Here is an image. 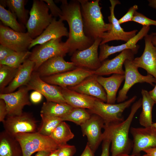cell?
<instances>
[{"mask_svg": "<svg viewBox=\"0 0 156 156\" xmlns=\"http://www.w3.org/2000/svg\"><path fill=\"white\" fill-rule=\"evenodd\" d=\"M62 14L59 17L66 21L69 26L68 38L65 42L69 49L68 54L71 55L76 51H81L90 46L94 41L87 37L83 30L81 6L78 0H60Z\"/></svg>", "mask_w": 156, "mask_h": 156, "instance_id": "cell-1", "label": "cell"}, {"mask_svg": "<svg viewBox=\"0 0 156 156\" xmlns=\"http://www.w3.org/2000/svg\"><path fill=\"white\" fill-rule=\"evenodd\" d=\"M142 104V98L134 103L130 112L123 121L104 125L103 141L107 140L111 144V156L122 154H129L133 148V141L129 138L130 127L134 115Z\"/></svg>", "mask_w": 156, "mask_h": 156, "instance_id": "cell-2", "label": "cell"}, {"mask_svg": "<svg viewBox=\"0 0 156 156\" xmlns=\"http://www.w3.org/2000/svg\"><path fill=\"white\" fill-rule=\"evenodd\" d=\"M81 6L85 35L94 41L110 30V23H105L99 4L100 0H78Z\"/></svg>", "mask_w": 156, "mask_h": 156, "instance_id": "cell-3", "label": "cell"}, {"mask_svg": "<svg viewBox=\"0 0 156 156\" xmlns=\"http://www.w3.org/2000/svg\"><path fill=\"white\" fill-rule=\"evenodd\" d=\"M49 8L43 0H34L26 25L29 34L34 39L40 35L50 24L53 17L49 12Z\"/></svg>", "mask_w": 156, "mask_h": 156, "instance_id": "cell-4", "label": "cell"}, {"mask_svg": "<svg viewBox=\"0 0 156 156\" xmlns=\"http://www.w3.org/2000/svg\"><path fill=\"white\" fill-rule=\"evenodd\" d=\"M14 137L21 145L23 156H31L35 152L41 151L51 152L60 148L50 137L37 132L19 133Z\"/></svg>", "mask_w": 156, "mask_h": 156, "instance_id": "cell-5", "label": "cell"}, {"mask_svg": "<svg viewBox=\"0 0 156 156\" xmlns=\"http://www.w3.org/2000/svg\"><path fill=\"white\" fill-rule=\"evenodd\" d=\"M137 97L136 96H134L126 101L118 104L105 103L96 98L92 108L88 111L91 114H96L100 117L105 125L121 122L124 120L122 115L123 112L134 102Z\"/></svg>", "mask_w": 156, "mask_h": 156, "instance_id": "cell-6", "label": "cell"}, {"mask_svg": "<svg viewBox=\"0 0 156 156\" xmlns=\"http://www.w3.org/2000/svg\"><path fill=\"white\" fill-rule=\"evenodd\" d=\"M68 52L67 44L62 42L61 38L53 39L36 46L28 59L34 63V71H36L47 60L56 56L64 57Z\"/></svg>", "mask_w": 156, "mask_h": 156, "instance_id": "cell-7", "label": "cell"}, {"mask_svg": "<svg viewBox=\"0 0 156 156\" xmlns=\"http://www.w3.org/2000/svg\"><path fill=\"white\" fill-rule=\"evenodd\" d=\"M124 65L125 69V82L116 98L117 102L118 103L123 102L128 99L127 94L128 92L135 84L146 82L153 86V83H156V79L151 75L147 74L144 76L141 75L138 71V68L133 63V60H126Z\"/></svg>", "mask_w": 156, "mask_h": 156, "instance_id": "cell-8", "label": "cell"}, {"mask_svg": "<svg viewBox=\"0 0 156 156\" xmlns=\"http://www.w3.org/2000/svg\"><path fill=\"white\" fill-rule=\"evenodd\" d=\"M37 122L31 114L23 112L18 115L7 116L3 123L4 131L14 137L19 133L37 132Z\"/></svg>", "mask_w": 156, "mask_h": 156, "instance_id": "cell-9", "label": "cell"}, {"mask_svg": "<svg viewBox=\"0 0 156 156\" xmlns=\"http://www.w3.org/2000/svg\"><path fill=\"white\" fill-rule=\"evenodd\" d=\"M94 74V71L76 67L67 72L40 77L48 83L62 88H67L75 86L87 77Z\"/></svg>", "mask_w": 156, "mask_h": 156, "instance_id": "cell-10", "label": "cell"}, {"mask_svg": "<svg viewBox=\"0 0 156 156\" xmlns=\"http://www.w3.org/2000/svg\"><path fill=\"white\" fill-rule=\"evenodd\" d=\"M33 40L27 32H17L0 24V44L16 52L27 51Z\"/></svg>", "mask_w": 156, "mask_h": 156, "instance_id": "cell-11", "label": "cell"}, {"mask_svg": "<svg viewBox=\"0 0 156 156\" xmlns=\"http://www.w3.org/2000/svg\"><path fill=\"white\" fill-rule=\"evenodd\" d=\"M101 41V38H98L88 48L75 51L71 55V62L74 64L76 67L94 71L97 70L102 64L99 58L98 52Z\"/></svg>", "mask_w": 156, "mask_h": 156, "instance_id": "cell-12", "label": "cell"}, {"mask_svg": "<svg viewBox=\"0 0 156 156\" xmlns=\"http://www.w3.org/2000/svg\"><path fill=\"white\" fill-rule=\"evenodd\" d=\"M109 1L110 14L108 18L109 23L111 25V28L110 30L104 33L102 35L100 45L114 40H121L126 42L135 36L138 31L136 29L129 31L124 30L116 18L114 12L115 6L120 4V2L117 0H110Z\"/></svg>", "mask_w": 156, "mask_h": 156, "instance_id": "cell-13", "label": "cell"}, {"mask_svg": "<svg viewBox=\"0 0 156 156\" xmlns=\"http://www.w3.org/2000/svg\"><path fill=\"white\" fill-rule=\"evenodd\" d=\"M130 132L133 138L132 155H140L144 149L156 147V129L152 125L148 127H131Z\"/></svg>", "mask_w": 156, "mask_h": 156, "instance_id": "cell-14", "label": "cell"}, {"mask_svg": "<svg viewBox=\"0 0 156 156\" xmlns=\"http://www.w3.org/2000/svg\"><path fill=\"white\" fill-rule=\"evenodd\" d=\"M26 86L29 90H34L40 92L45 98L47 101L66 103L62 94L61 87L45 82L36 71L33 72Z\"/></svg>", "mask_w": 156, "mask_h": 156, "instance_id": "cell-15", "label": "cell"}, {"mask_svg": "<svg viewBox=\"0 0 156 156\" xmlns=\"http://www.w3.org/2000/svg\"><path fill=\"white\" fill-rule=\"evenodd\" d=\"M29 90L26 86H24L15 92L0 94V99L3 100L6 104L7 116L21 115L25 106L31 105L28 94Z\"/></svg>", "mask_w": 156, "mask_h": 156, "instance_id": "cell-16", "label": "cell"}, {"mask_svg": "<svg viewBox=\"0 0 156 156\" xmlns=\"http://www.w3.org/2000/svg\"><path fill=\"white\" fill-rule=\"evenodd\" d=\"M104 125V121L100 117L93 114L80 126L83 135L87 137V143L94 153L103 141L102 129Z\"/></svg>", "mask_w": 156, "mask_h": 156, "instance_id": "cell-17", "label": "cell"}, {"mask_svg": "<svg viewBox=\"0 0 156 156\" xmlns=\"http://www.w3.org/2000/svg\"><path fill=\"white\" fill-rule=\"evenodd\" d=\"M150 29V26H143L135 36L126 43L120 45L110 46L106 44L100 45L99 55L100 60L102 62L109 55L127 49H131L137 54L140 48V46L137 44V43L148 34Z\"/></svg>", "mask_w": 156, "mask_h": 156, "instance_id": "cell-18", "label": "cell"}, {"mask_svg": "<svg viewBox=\"0 0 156 156\" xmlns=\"http://www.w3.org/2000/svg\"><path fill=\"white\" fill-rule=\"evenodd\" d=\"M136 54L131 50L127 49L122 52L114 58L106 59L101 62V66L94 71V74L102 76L111 74L124 75L123 65L127 60H133Z\"/></svg>", "mask_w": 156, "mask_h": 156, "instance_id": "cell-19", "label": "cell"}, {"mask_svg": "<svg viewBox=\"0 0 156 156\" xmlns=\"http://www.w3.org/2000/svg\"><path fill=\"white\" fill-rule=\"evenodd\" d=\"M145 47L142 55L135 58L133 62L138 68L146 71L148 74L156 79V47L153 44L151 34H147L144 38Z\"/></svg>", "mask_w": 156, "mask_h": 156, "instance_id": "cell-20", "label": "cell"}, {"mask_svg": "<svg viewBox=\"0 0 156 156\" xmlns=\"http://www.w3.org/2000/svg\"><path fill=\"white\" fill-rule=\"evenodd\" d=\"M63 21L58 20L53 17L50 24L42 34L33 39L29 47L30 49L37 44H41L53 39L61 38L63 36L68 37L69 32L65 27Z\"/></svg>", "mask_w": 156, "mask_h": 156, "instance_id": "cell-21", "label": "cell"}, {"mask_svg": "<svg viewBox=\"0 0 156 156\" xmlns=\"http://www.w3.org/2000/svg\"><path fill=\"white\" fill-rule=\"evenodd\" d=\"M98 76L93 75L85 79L78 84L67 88L77 92L95 97L107 103L106 93L98 81Z\"/></svg>", "mask_w": 156, "mask_h": 156, "instance_id": "cell-22", "label": "cell"}, {"mask_svg": "<svg viewBox=\"0 0 156 156\" xmlns=\"http://www.w3.org/2000/svg\"><path fill=\"white\" fill-rule=\"evenodd\" d=\"M76 67L73 63L66 61L64 57L56 56L44 62L36 71L41 77L67 72Z\"/></svg>", "mask_w": 156, "mask_h": 156, "instance_id": "cell-23", "label": "cell"}, {"mask_svg": "<svg viewBox=\"0 0 156 156\" xmlns=\"http://www.w3.org/2000/svg\"><path fill=\"white\" fill-rule=\"evenodd\" d=\"M34 66V62L29 59L26 60L18 68L14 79L5 88L3 93L12 92L17 88L26 86L31 79Z\"/></svg>", "mask_w": 156, "mask_h": 156, "instance_id": "cell-24", "label": "cell"}, {"mask_svg": "<svg viewBox=\"0 0 156 156\" xmlns=\"http://www.w3.org/2000/svg\"><path fill=\"white\" fill-rule=\"evenodd\" d=\"M62 94L66 103L74 108L90 109L96 98L70 89L61 87Z\"/></svg>", "mask_w": 156, "mask_h": 156, "instance_id": "cell-25", "label": "cell"}, {"mask_svg": "<svg viewBox=\"0 0 156 156\" xmlns=\"http://www.w3.org/2000/svg\"><path fill=\"white\" fill-rule=\"evenodd\" d=\"M125 75L114 74L111 76L105 77L98 76L97 80L102 86L106 93L107 103L115 104L116 101L118 90L122 82L125 80Z\"/></svg>", "mask_w": 156, "mask_h": 156, "instance_id": "cell-26", "label": "cell"}, {"mask_svg": "<svg viewBox=\"0 0 156 156\" xmlns=\"http://www.w3.org/2000/svg\"><path fill=\"white\" fill-rule=\"evenodd\" d=\"M0 156H23L18 141L4 130L0 134Z\"/></svg>", "mask_w": 156, "mask_h": 156, "instance_id": "cell-27", "label": "cell"}, {"mask_svg": "<svg viewBox=\"0 0 156 156\" xmlns=\"http://www.w3.org/2000/svg\"><path fill=\"white\" fill-rule=\"evenodd\" d=\"M142 111L140 116L139 121L140 124L144 127L151 126L152 111L155 102L150 96L149 92L142 89Z\"/></svg>", "mask_w": 156, "mask_h": 156, "instance_id": "cell-28", "label": "cell"}, {"mask_svg": "<svg viewBox=\"0 0 156 156\" xmlns=\"http://www.w3.org/2000/svg\"><path fill=\"white\" fill-rule=\"evenodd\" d=\"M27 1L25 0H0V4L4 7L7 6L17 17L20 23L26 25L29 19V11L25 8Z\"/></svg>", "mask_w": 156, "mask_h": 156, "instance_id": "cell-29", "label": "cell"}, {"mask_svg": "<svg viewBox=\"0 0 156 156\" xmlns=\"http://www.w3.org/2000/svg\"><path fill=\"white\" fill-rule=\"evenodd\" d=\"M73 108L66 103L46 101L42 105L40 114L61 118L67 114Z\"/></svg>", "mask_w": 156, "mask_h": 156, "instance_id": "cell-30", "label": "cell"}, {"mask_svg": "<svg viewBox=\"0 0 156 156\" xmlns=\"http://www.w3.org/2000/svg\"><path fill=\"white\" fill-rule=\"evenodd\" d=\"M60 147L67 144V142L74 137L69 125L63 121L60 123L49 136Z\"/></svg>", "mask_w": 156, "mask_h": 156, "instance_id": "cell-31", "label": "cell"}, {"mask_svg": "<svg viewBox=\"0 0 156 156\" xmlns=\"http://www.w3.org/2000/svg\"><path fill=\"white\" fill-rule=\"evenodd\" d=\"M17 18L16 16L10 10L5 9L0 5V19L3 25L10 27L16 31L25 32V27L24 25L17 21Z\"/></svg>", "mask_w": 156, "mask_h": 156, "instance_id": "cell-32", "label": "cell"}, {"mask_svg": "<svg viewBox=\"0 0 156 156\" xmlns=\"http://www.w3.org/2000/svg\"><path fill=\"white\" fill-rule=\"evenodd\" d=\"M42 122L37 132L44 135L49 136L53 131L62 122L60 117L40 114Z\"/></svg>", "mask_w": 156, "mask_h": 156, "instance_id": "cell-33", "label": "cell"}, {"mask_svg": "<svg viewBox=\"0 0 156 156\" xmlns=\"http://www.w3.org/2000/svg\"><path fill=\"white\" fill-rule=\"evenodd\" d=\"M91 115L85 109L73 108L67 114L60 118L62 121L72 122L81 126L90 118Z\"/></svg>", "mask_w": 156, "mask_h": 156, "instance_id": "cell-34", "label": "cell"}, {"mask_svg": "<svg viewBox=\"0 0 156 156\" xmlns=\"http://www.w3.org/2000/svg\"><path fill=\"white\" fill-rule=\"evenodd\" d=\"M31 53V52L28 51H15L4 60L0 61V64L6 65L13 68H18L29 58Z\"/></svg>", "mask_w": 156, "mask_h": 156, "instance_id": "cell-35", "label": "cell"}, {"mask_svg": "<svg viewBox=\"0 0 156 156\" xmlns=\"http://www.w3.org/2000/svg\"><path fill=\"white\" fill-rule=\"evenodd\" d=\"M18 68L0 64V92L3 93L5 88L12 81L18 71Z\"/></svg>", "mask_w": 156, "mask_h": 156, "instance_id": "cell-36", "label": "cell"}, {"mask_svg": "<svg viewBox=\"0 0 156 156\" xmlns=\"http://www.w3.org/2000/svg\"><path fill=\"white\" fill-rule=\"evenodd\" d=\"M132 21L139 23L143 26H150L151 25L156 26V21L150 19L137 11L135 12Z\"/></svg>", "mask_w": 156, "mask_h": 156, "instance_id": "cell-37", "label": "cell"}, {"mask_svg": "<svg viewBox=\"0 0 156 156\" xmlns=\"http://www.w3.org/2000/svg\"><path fill=\"white\" fill-rule=\"evenodd\" d=\"M59 150L58 156H73L76 151L75 146L67 144L60 147Z\"/></svg>", "mask_w": 156, "mask_h": 156, "instance_id": "cell-38", "label": "cell"}, {"mask_svg": "<svg viewBox=\"0 0 156 156\" xmlns=\"http://www.w3.org/2000/svg\"><path fill=\"white\" fill-rule=\"evenodd\" d=\"M138 9L137 5H135L129 8L126 14L118 20L119 23H122L132 21L135 12Z\"/></svg>", "mask_w": 156, "mask_h": 156, "instance_id": "cell-39", "label": "cell"}, {"mask_svg": "<svg viewBox=\"0 0 156 156\" xmlns=\"http://www.w3.org/2000/svg\"><path fill=\"white\" fill-rule=\"evenodd\" d=\"M47 5L51 12V14L54 18L59 17L62 14L60 8L58 7L52 0H43Z\"/></svg>", "mask_w": 156, "mask_h": 156, "instance_id": "cell-40", "label": "cell"}, {"mask_svg": "<svg viewBox=\"0 0 156 156\" xmlns=\"http://www.w3.org/2000/svg\"><path fill=\"white\" fill-rule=\"evenodd\" d=\"M15 51L1 44L0 45V61L4 60Z\"/></svg>", "mask_w": 156, "mask_h": 156, "instance_id": "cell-41", "label": "cell"}, {"mask_svg": "<svg viewBox=\"0 0 156 156\" xmlns=\"http://www.w3.org/2000/svg\"><path fill=\"white\" fill-rule=\"evenodd\" d=\"M7 115L6 105L4 101L0 99V121L2 123L5 120L6 116Z\"/></svg>", "mask_w": 156, "mask_h": 156, "instance_id": "cell-42", "label": "cell"}, {"mask_svg": "<svg viewBox=\"0 0 156 156\" xmlns=\"http://www.w3.org/2000/svg\"><path fill=\"white\" fill-rule=\"evenodd\" d=\"M111 142L107 140L103 141L102 151L101 156H109V150Z\"/></svg>", "mask_w": 156, "mask_h": 156, "instance_id": "cell-43", "label": "cell"}, {"mask_svg": "<svg viewBox=\"0 0 156 156\" xmlns=\"http://www.w3.org/2000/svg\"><path fill=\"white\" fill-rule=\"evenodd\" d=\"M29 98L32 103L36 104L41 101L42 99V95L39 92L34 90L31 93Z\"/></svg>", "mask_w": 156, "mask_h": 156, "instance_id": "cell-44", "label": "cell"}, {"mask_svg": "<svg viewBox=\"0 0 156 156\" xmlns=\"http://www.w3.org/2000/svg\"><path fill=\"white\" fill-rule=\"evenodd\" d=\"M80 156H94V153L92 151L87 143Z\"/></svg>", "mask_w": 156, "mask_h": 156, "instance_id": "cell-45", "label": "cell"}, {"mask_svg": "<svg viewBox=\"0 0 156 156\" xmlns=\"http://www.w3.org/2000/svg\"><path fill=\"white\" fill-rule=\"evenodd\" d=\"M143 151L150 156H156V147L146 148Z\"/></svg>", "mask_w": 156, "mask_h": 156, "instance_id": "cell-46", "label": "cell"}, {"mask_svg": "<svg viewBox=\"0 0 156 156\" xmlns=\"http://www.w3.org/2000/svg\"><path fill=\"white\" fill-rule=\"evenodd\" d=\"M148 92L150 96L154 101L155 104H156V83L153 89Z\"/></svg>", "mask_w": 156, "mask_h": 156, "instance_id": "cell-47", "label": "cell"}, {"mask_svg": "<svg viewBox=\"0 0 156 156\" xmlns=\"http://www.w3.org/2000/svg\"><path fill=\"white\" fill-rule=\"evenodd\" d=\"M50 153L44 151H40L37 152L35 156H49Z\"/></svg>", "mask_w": 156, "mask_h": 156, "instance_id": "cell-48", "label": "cell"}, {"mask_svg": "<svg viewBox=\"0 0 156 156\" xmlns=\"http://www.w3.org/2000/svg\"><path fill=\"white\" fill-rule=\"evenodd\" d=\"M148 5L156 10V0H148Z\"/></svg>", "mask_w": 156, "mask_h": 156, "instance_id": "cell-49", "label": "cell"}, {"mask_svg": "<svg viewBox=\"0 0 156 156\" xmlns=\"http://www.w3.org/2000/svg\"><path fill=\"white\" fill-rule=\"evenodd\" d=\"M151 34L152 43L154 46L156 47V32H152Z\"/></svg>", "mask_w": 156, "mask_h": 156, "instance_id": "cell-50", "label": "cell"}, {"mask_svg": "<svg viewBox=\"0 0 156 156\" xmlns=\"http://www.w3.org/2000/svg\"><path fill=\"white\" fill-rule=\"evenodd\" d=\"M59 148L51 152L50 153L49 156H58L59 151Z\"/></svg>", "mask_w": 156, "mask_h": 156, "instance_id": "cell-51", "label": "cell"}, {"mask_svg": "<svg viewBox=\"0 0 156 156\" xmlns=\"http://www.w3.org/2000/svg\"><path fill=\"white\" fill-rule=\"evenodd\" d=\"M116 156H150L146 154L144 155H129V154H120L119 155H118Z\"/></svg>", "mask_w": 156, "mask_h": 156, "instance_id": "cell-52", "label": "cell"}, {"mask_svg": "<svg viewBox=\"0 0 156 156\" xmlns=\"http://www.w3.org/2000/svg\"><path fill=\"white\" fill-rule=\"evenodd\" d=\"M151 125L156 129V122L153 123Z\"/></svg>", "mask_w": 156, "mask_h": 156, "instance_id": "cell-53", "label": "cell"}]
</instances>
